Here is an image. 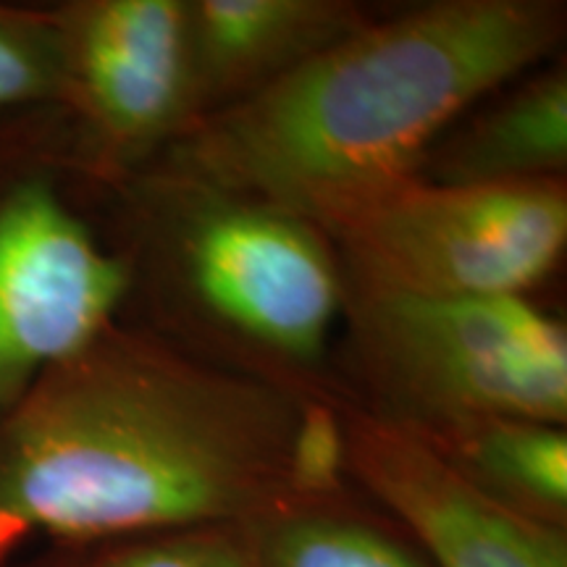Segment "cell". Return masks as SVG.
I'll return each instance as SVG.
<instances>
[{
  "mask_svg": "<svg viewBox=\"0 0 567 567\" xmlns=\"http://www.w3.org/2000/svg\"><path fill=\"white\" fill-rule=\"evenodd\" d=\"M300 405L113 323L0 413V567L40 538L258 520L292 499Z\"/></svg>",
  "mask_w": 567,
  "mask_h": 567,
  "instance_id": "1",
  "label": "cell"
},
{
  "mask_svg": "<svg viewBox=\"0 0 567 567\" xmlns=\"http://www.w3.org/2000/svg\"><path fill=\"white\" fill-rule=\"evenodd\" d=\"M565 38L555 0H434L365 21L292 74L200 118L168 147L174 179L323 234L421 172L473 105Z\"/></svg>",
  "mask_w": 567,
  "mask_h": 567,
  "instance_id": "2",
  "label": "cell"
},
{
  "mask_svg": "<svg viewBox=\"0 0 567 567\" xmlns=\"http://www.w3.org/2000/svg\"><path fill=\"white\" fill-rule=\"evenodd\" d=\"M371 413L413 431L509 415L567 421V331L528 295L423 297L344 284Z\"/></svg>",
  "mask_w": 567,
  "mask_h": 567,
  "instance_id": "3",
  "label": "cell"
},
{
  "mask_svg": "<svg viewBox=\"0 0 567 567\" xmlns=\"http://www.w3.org/2000/svg\"><path fill=\"white\" fill-rule=\"evenodd\" d=\"M344 284L423 297L528 295L563 260V179L396 184L329 234Z\"/></svg>",
  "mask_w": 567,
  "mask_h": 567,
  "instance_id": "4",
  "label": "cell"
},
{
  "mask_svg": "<svg viewBox=\"0 0 567 567\" xmlns=\"http://www.w3.org/2000/svg\"><path fill=\"white\" fill-rule=\"evenodd\" d=\"M176 184L187 200L176 247L197 302L245 342L316 365L344 308L329 237L271 205Z\"/></svg>",
  "mask_w": 567,
  "mask_h": 567,
  "instance_id": "5",
  "label": "cell"
},
{
  "mask_svg": "<svg viewBox=\"0 0 567 567\" xmlns=\"http://www.w3.org/2000/svg\"><path fill=\"white\" fill-rule=\"evenodd\" d=\"M132 287L48 176L0 193V413L105 334Z\"/></svg>",
  "mask_w": 567,
  "mask_h": 567,
  "instance_id": "6",
  "label": "cell"
},
{
  "mask_svg": "<svg viewBox=\"0 0 567 567\" xmlns=\"http://www.w3.org/2000/svg\"><path fill=\"white\" fill-rule=\"evenodd\" d=\"M61 97L92 166L126 168L197 122L187 0H74L53 9Z\"/></svg>",
  "mask_w": 567,
  "mask_h": 567,
  "instance_id": "7",
  "label": "cell"
},
{
  "mask_svg": "<svg viewBox=\"0 0 567 567\" xmlns=\"http://www.w3.org/2000/svg\"><path fill=\"white\" fill-rule=\"evenodd\" d=\"M347 476L436 567H567V528L538 523L467 484L415 431L344 410Z\"/></svg>",
  "mask_w": 567,
  "mask_h": 567,
  "instance_id": "8",
  "label": "cell"
},
{
  "mask_svg": "<svg viewBox=\"0 0 567 567\" xmlns=\"http://www.w3.org/2000/svg\"><path fill=\"white\" fill-rule=\"evenodd\" d=\"M365 21L350 0H187L197 122L271 87Z\"/></svg>",
  "mask_w": 567,
  "mask_h": 567,
  "instance_id": "9",
  "label": "cell"
},
{
  "mask_svg": "<svg viewBox=\"0 0 567 567\" xmlns=\"http://www.w3.org/2000/svg\"><path fill=\"white\" fill-rule=\"evenodd\" d=\"M567 166V71H538L486 105L425 155L417 176L446 184L563 179Z\"/></svg>",
  "mask_w": 567,
  "mask_h": 567,
  "instance_id": "10",
  "label": "cell"
},
{
  "mask_svg": "<svg viewBox=\"0 0 567 567\" xmlns=\"http://www.w3.org/2000/svg\"><path fill=\"white\" fill-rule=\"evenodd\" d=\"M415 434L478 492L538 523L567 528L565 425L484 415Z\"/></svg>",
  "mask_w": 567,
  "mask_h": 567,
  "instance_id": "11",
  "label": "cell"
},
{
  "mask_svg": "<svg viewBox=\"0 0 567 567\" xmlns=\"http://www.w3.org/2000/svg\"><path fill=\"white\" fill-rule=\"evenodd\" d=\"M252 567H436L410 530L350 488L292 496L252 520Z\"/></svg>",
  "mask_w": 567,
  "mask_h": 567,
  "instance_id": "12",
  "label": "cell"
},
{
  "mask_svg": "<svg viewBox=\"0 0 567 567\" xmlns=\"http://www.w3.org/2000/svg\"><path fill=\"white\" fill-rule=\"evenodd\" d=\"M17 567H252V523L51 544Z\"/></svg>",
  "mask_w": 567,
  "mask_h": 567,
  "instance_id": "13",
  "label": "cell"
},
{
  "mask_svg": "<svg viewBox=\"0 0 567 567\" xmlns=\"http://www.w3.org/2000/svg\"><path fill=\"white\" fill-rule=\"evenodd\" d=\"M61 97V38L55 13L0 6V111Z\"/></svg>",
  "mask_w": 567,
  "mask_h": 567,
  "instance_id": "14",
  "label": "cell"
},
{
  "mask_svg": "<svg viewBox=\"0 0 567 567\" xmlns=\"http://www.w3.org/2000/svg\"><path fill=\"white\" fill-rule=\"evenodd\" d=\"M347 484L344 410L318 400L302 402L289 444L292 496L337 494Z\"/></svg>",
  "mask_w": 567,
  "mask_h": 567,
  "instance_id": "15",
  "label": "cell"
}]
</instances>
